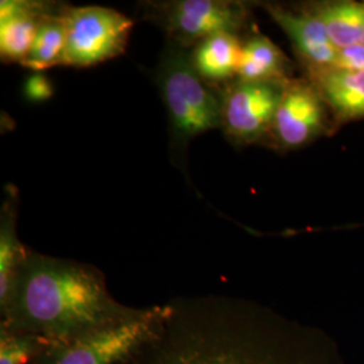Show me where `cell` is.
Returning <instances> with one entry per match:
<instances>
[{
    "label": "cell",
    "instance_id": "cell-7",
    "mask_svg": "<svg viewBox=\"0 0 364 364\" xmlns=\"http://www.w3.org/2000/svg\"><path fill=\"white\" fill-rule=\"evenodd\" d=\"M289 80H234L221 90L220 130L235 146L263 144Z\"/></svg>",
    "mask_w": 364,
    "mask_h": 364
},
{
    "label": "cell",
    "instance_id": "cell-1",
    "mask_svg": "<svg viewBox=\"0 0 364 364\" xmlns=\"http://www.w3.org/2000/svg\"><path fill=\"white\" fill-rule=\"evenodd\" d=\"M1 328L66 341L136 312L119 305L95 267L30 252L0 305Z\"/></svg>",
    "mask_w": 364,
    "mask_h": 364
},
{
    "label": "cell",
    "instance_id": "cell-5",
    "mask_svg": "<svg viewBox=\"0 0 364 364\" xmlns=\"http://www.w3.org/2000/svg\"><path fill=\"white\" fill-rule=\"evenodd\" d=\"M318 352L291 348L279 338L257 333L185 341L158 358L154 364H333Z\"/></svg>",
    "mask_w": 364,
    "mask_h": 364
},
{
    "label": "cell",
    "instance_id": "cell-11",
    "mask_svg": "<svg viewBox=\"0 0 364 364\" xmlns=\"http://www.w3.org/2000/svg\"><path fill=\"white\" fill-rule=\"evenodd\" d=\"M304 77L308 78L321 95L336 129L364 119V72L329 68Z\"/></svg>",
    "mask_w": 364,
    "mask_h": 364
},
{
    "label": "cell",
    "instance_id": "cell-10",
    "mask_svg": "<svg viewBox=\"0 0 364 364\" xmlns=\"http://www.w3.org/2000/svg\"><path fill=\"white\" fill-rule=\"evenodd\" d=\"M64 4L41 0L0 1V58L6 64H23L41 22Z\"/></svg>",
    "mask_w": 364,
    "mask_h": 364
},
{
    "label": "cell",
    "instance_id": "cell-8",
    "mask_svg": "<svg viewBox=\"0 0 364 364\" xmlns=\"http://www.w3.org/2000/svg\"><path fill=\"white\" fill-rule=\"evenodd\" d=\"M338 130L321 95L308 78H290L264 146L278 151L306 147Z\"/></svg>",
    "mask_w": 364,
    "mask_h": 364
},
{
    "label": "cell",
    "instance_id": "cell-9",
    "mask_svg": "<svg viewBox=\"0 0 364 364\" xmlns=\"http://www.w3.org/2000/svg\"><path fill=\"white\" fill-rule=\"evenodd\" d=\"M262 9L287 34L305 76H312L333 66L338 49L314 15L301 4L262 3Z\"/></svg>",
    "mask_w": 364,
    "mask_h": 364
},
{
    "label": "cell",
    "instance_id": "cell-4",
    "mask_svg": "<svg viewBox=\"0 0 364 364\" xmlns=\"http://www.w3.org/2000/svg\"><path fill=\"white\" fill-rule=\"evenodd\" d=\"M144 18L161 27L169 42L192 49L218 34L245 37L251 30V6L235 0L146 1Z\"/></svg>",
    "mask_w": 364,
    "mask_h": 364
},
{
    "label": "cell",
    "instance_id": "cell-12",
    "mask_svg": "<svg viewBox=\"0 0 364 364\" xmlns=\"http://www.w3.org/2000/svg\"><path fill=\"white\" fill-rule=\"evenodd\" d=\"M242 38L235 34H218L191 49V61L197 75L213 88L223 90L237 75Z\"/></svg>",
    "mask_w": 364,
    "mask_h": 364
},
{
    "label": "cell",
    "instance_id": "cell-2",
    "mask_svg": "<svg viewBox=\"0 0 364 364\" xmlns=\"http://www.w3.org/2000/svg\"><path fill=\"white\" fill-rule=\"evenodd\" d=\"M156 80L169 117L170 144L177 154L185 153L197 135L220 129L221 90L197 75L189 49L168 41Z\"/></svg>",
    "mask_w": 364,
    "mask_h": 364
},
{
    "label": "cell",
    "instance_id": "cell-15",
    "mask_svg": "<svg viewBox=\"0 0 364 364\" xmlns=\"http://www.w3.org/2000/svg\"><path fill=\"white\" fill-rule=\"evenodd\" d=\"M16 219L18 191L9 188L0 210V305L9 297L14 279L28 255L18 237Z\"/></svg>",
    "mask_w": 364,
    "mask_h": 364
},
{
    "label": "cell",
    "instance_id": "cell-14",
    "mask_svg": "<svg viewBox=\"0 0 364 364\" xmlns=\"http://www.w3.org/2000/svg\"><path fill=\"white\" fill-rule=\"evenodd\" d=\"M301 6L323 23L338 49L364 45V1L321 0Z\"/></svg>",
    "mask_w": 364,
    "mask_h": 364
},
{
    "label": "cell",
    "instance_id": "cell-17",
    "mask_svg": "<svg viewBox=\"0 0 364 364\" xmlns=\"http://www.w3.org/2000/svg\"><path fill=\"white\" fill-rule=\"evenodd\" d=\"M49 341L36 335L19 333L1 328L0 364H26L48 347Z\"/></svg>",
    "mask_w": 364,
    "mask_h": 364
},
{
    "label": "cell",
    "instance_id": "cell-13",
    "mask_svg": "<svg viewBox=\"0 0 364 364\" xmlns=\"http://www.w3.org/2000/svg\"><path fill=\"white\" fill-rule=\"evenodd\" d=\"M293 64L272 39L251 28L242 38L237 75L235 80L266 81L290 80Z\"/></svg>",
    "mask_w": 364,
    "mask_h": 364
},
{
    "label": "cell",
    "instance_id": "cell-19",
    "mask_svg": "<svg viewBox=\"0 0 364 364\" xmlns=\"http://www.w3.org/2000/svg\"><path fill=\"white\" fill-rule=\"evenodd\" d=\"M332 68L340 70L364 72V45L338 49L335 64Z\"/></svg>",
    "mask_w": 364,
    "mask_h": 364
},
{
    "label": "cell",
    "instance_id": "cell-3",
    "mask_svg": "<svg viewBox=\"0 0 364 364\" xmlns=\"http://www.w3.org/2000/svg\"><path fill=\"white\" fill-rule=\"evenodd\" d=\"M168 308L136 311L130 317L72 340L49 343L34 364H117L154 341L169 320Z\"/></svg>",
    "mask_w": 364,
    "mask_h": 364
},
{
    "label": "cell",
    "instance_id": "cell-6",
    "mask_svg": "<svg viewBox=\"0 0 364 364\" xmlns=\"http://www.w3.org/2000/svg\"><path fill=\"white\" fill-rule=\"evenodd\" d=\"M65 25L61 65L90 68L126 52L134 22L127 15L108 7L68 6Z\"/></svg>",
    "mask_w": 364,
    "mask_h": 364
},
{
    "label": "cell",
    "instance_id": "cell-16",
    "mask_svg": "<svg viewBox=\"0 0 364 364\" xmlns=\"http://www.w3.org/2000/svg\"><path fill=\"white\" fill-rule=\"evenodd\" d=\"M64 4L58 11L48 15L38 27L30 53L22 66L31 72H45L63 64L65 50L66 25Z\"/></svg>",
    "mask_w": 364,
    "mask_h": 364
},
{
    "label": "cell",
    "instance_id": "cell-18",
    "mask_svg": "<svg viewBox=\"0 0 364 364\" xmlns=\"http://www.w3.org/2000/svg\"><path fill=\"white\" fill-rule=\"evenodd\" d=\"M22 93L27 103H33V105L46 103L54 95L52 80L45 76L43 72H31L25 78Z\"/></svg>",
    "mask_w": 364,
    "mask_h": 364
}]
</instances>
